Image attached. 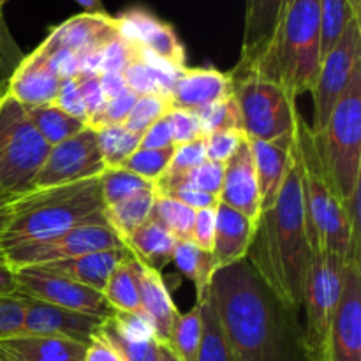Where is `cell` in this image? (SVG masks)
<instances>
[{"instance_id": "54", "label": "cell", "mask_w": 361, "mask_h": 361, "mask_svg": "<svg viewBox=\"0 0 361 361\" xmlns=\"http://www.w3.org/2000/svg\"><path fill=\"white\" fill-rule=\"evenodd\" d=\"M20 295V288H18L16 275L14 270L2 261L0 263V296H14Z\"/></svg>"}, {"instance_id": "45", "label": "cell", "mask_w": 361, "mask_h": 361, "mask_svg": "<svg viewBox=\"0 0 361 361\" xmlns=\"http://www.w3.org/2000/svg\"><path fill=\"white\" fill-rule=\"evenodd\" d=\"M25 317V298L21 295L0 296V341L20 335Z\"/></svg>"}, {"instance_id": "47", "label": "cell", "mask_w": 361, "mask_h": 361, "mask_svg": "<svg viewBox=\"0 0 361 361\" xmlns=\"http://www.w3.org/2000/svg\"><path fill=\"white\" fill-rule=\"evenodd\" d=\"M207 150H204L203 137L190 143L178 145L175 147V154H173L171 164H169L168 173H185L190 169H196L203 162H207Z\"/></svg>"}, {"instance_id": "55", "label": "cell", "mask_w": 361, "mask_h": 361, "mask_svg": "<svg viewBox=\"0 0 361 361\" xmlns=\"http://www.w3.org/2000/svg\"><path fill=\"white\" fill-rule=\"evenodd\" d=\"M157 356H159V361H182L175 355V353L171 351V349L168 348V345L162 344V342H159L157 345Z\"/></svg>"}, {"instance_id": "10", "label": "cell", "mask_w": 361, "mask_h": 361, "mask_svg": "<svg viewBox=\"0 0 361 361\" xmlns=\"http://www.w3.org/2000/svg\"><path fill=\"white\" fill-rule=\"evenodd\" d=\"M120 247L126 245L122 238L109 228L108 222H95V224L78 226L51 238L9 247L2 250V256L11 268H23L55 263V261L71 259L101 250L120 249Z\"/></svg>"}, {"instance_id": "3", "label": "cell", "mask_w": 361, "mask_h": 361, "mask_svg": "<svg viewBox=\"0 0 361 361\" xmlns=\"http://www.w3.org/2000/svg\"><path fill=\"white\" fill-rule=\"evenodd\" d=\"M296 152L302 168L307 235L312 252L328 250L345 263H360V190L345 207L335 194L314 145L310 126L300 116Z\"/></svg>"}, {"instance_id": "62", "label": "cell", "mask_w": 361, "mask_h": 361, "mask_svg": "<svg viewBox=\"0 0 361 361\" xmlns=\"http://www.w3.org/2000/svg\"><path fill=\"white\" fill-rule=\"evenodd\" d=\"M7 0H0V7H4V4H6Z\"/></svg>"}, {"instance_id": "43", "label": "cell", "mask_w": 361, "mask_h": 361, "mask_svg": "<svg viewBox=\"0 0 361 361\" xmlns=\"http://www.w3.org/2000/svg\"><path fill=\"white\" fill-rule=\"evenodd\" d=\"M168 120L169 126H171L173 145L175 147L204 137V130L201 127L200 116L196 113L187 111V109L171 108L168 111Z\"/></svg>"}, {"instance_id": "22", "label": "cell", "mask_w": 361, "mask_h": 361, "mask_svg": "<svg viewBox=\"0 0 361 361\" xmlns=\"http://www.w3.org/2000/svg\"><path fill=\"white\" fill-rule=\"evenodd\" d=\"M257 222L219 201L215 208V238L212 257L215 270L245 259Z\"/></svg>"}, {"instance_id": "35", "label": "cell", "mask_w": 361, "mask_h": 361, "mask_svg": "<svg viewBox=\"0 0 361 361\" xmlns=\"http://www.w3.org/2000/svg\"><path fill=\"white\" fill-rule=\"evenodd\" d=\"M201 342V309L200 303L185 314H178L164 342L182 361H196Z\"/></svg>"}, {"instance_id": "51", "label": "cell", "mask_w": 361, "mask_h": 361, "mask_svg": "<svg viewBox=\"0 0 361 361\" xmlns=\"http://www.w3.org/2000/svg\"><path fill=\"white\" fill-rule=\"evenodd\" d=\"M85 361H127L122 353L111 344L108 337L99 328L92 335L90 342L87 344V353H85Z\"/></svg>"}, {"instance_id": "5", "label": "cell", "mask_w": 361, "mask_h": 361, "mask_svg": "<svg viewBox=\"0 0 361 361\" xmlns=\"http://www.w3.org/2000/svg\"><path fill=\"white\" fill-rule=\"evenodd\" d=\"M321 0H288L274 35L250 73L279 85L291 97L312 92L321 66Z\"/></svg>"}, {"instance_id": "56", "label": "cell", "mask_w": 361, "mask_h": 361, "mask_svg": "<svg viewBox=\"0 0 361 361\" xmlns=\"http://www.w3.org/2000/svg\"><path fill=\"white\" fill-rule=\"evenodd\" d=\"M76 2L80 6H83L87 9V13H106L101 0H76Z\"/></svg>"}, {"instance_id": "25", "label": "cell", "mask_w": 361, "mask_h": 361, "mask_svg": "<svg viewBox=\"0 0 361 361\" xmlns=\"http://www.w3.org/2000/svg\"><path fill=\"white\" fill-rule=\"evenodd\" d=\"M137 284H140L141 312L154 328L157 342L164 344L169 337L178 309L173 303L171 293L162 279L161 271L145 267L137 261Z\"/></svg>"}, {"instance_id": "38", "label": "cell", "mask_w": 361, "mask_h": 361, "mask_svg": "<svg viewBox=\"0 0 361 361\" xmlns=\"http://www.w3.org/2000/svg\"><path fill=\"white\" fill-rule=\"evenodd\" d=\"M101 331L111 341V344L118 349L127 361H159L157 356V338H137L123 334L115 321L111 319V314L102 321Z\"/></svg>"}, {"instance_id": "13", "label": "cell", "mask_w": 361, "mask_h": 361, "mask_svg": "<svg viewBox=\"0 0 361 361\" xmlns=\"http://www.w3.org/2000/svg\"><path fill=\"white\" fill-rule=\"evenodd\" d=\"M13 270L21 296L99 317H108L111 314L102 293L95 289L78 284L41 267H23Z\"/></svg>"}, {"instance_id": "2", "label": "cell", "mask_w": 361, "mask_h": 361, "mask_svg": "<svg viewBox=\"0 0 361 361\" xmlns=\"http://www.w3.org/2000/svg\"><path fill=\"white\" fill-rule=\"evenodd\" d=\"M245 259L279 302L298 314L303 303L312 247L307 235L298 152L274 207L261 214Z\"/></svg>"}, {"instance_id": "14", "label": "cell", "mask_w": 361, "mask_h": 361, "mask_svg": "<svg viewBox=\"0 0 361 361\" xmlns=\"http://www.w3.org/2000/svg\"><path fill=\"white\" fill-rule=\"evenodd\" d=\"M326 361H361V264L348 263L328 337Z\"/></svg>"}, {"instance_id": "33", "label": "cell", "mask_w": 361, "mask_h": 361, "mask_svg": "<svg viewBox=\"0 0 361 361\" xmlns=\"http://www.w3.org/2000/svg\"><path fill=\"white\" fill-rule=\"evenodd\" d=\"M361 18L348 0H321L319 2V34L321 60L334 48L345 32V28Z\"/></svg>"}, {"instance_id": "28", "label": "cell", "mask_w": 361, "mask_h": 361, "mask_svg": "<svg viewBox=\"0 0 361 361\" xmlns=\"http://www.w3.org/2000/svg\"><path fill=\"white\" fill-rule=\"evenodd\" d=\"M106 303L111 312L141 314L140 284H137V259L130 254L123 263H120L106 282L102 289Z\"/></svg>"}, {"instance_id": "9", "label": "cell", "mask_w": 361, "mask_h": 361, "mask_svg": "<svg viewBox=\"0 0 361 361\" xmlns=\"http://www.w3.org/2000/svg\"><path fill=\"white\" fill-rule=\"evenodd\" d=\"M345 261L328 250L312 252L302 307L305 309L303 348L309 361H326L328 337L341 300Z\"/></svg>"}, {"instance_id": "29", "label": "cell", "mask_w": 361, "mask_h": 361, "mask_svg": "<svg viewBox=\"0 0 361 361\" xmlns=\"http://www.w3.org/2000/svg\"><path fill=\"white\" fill-rule=\"evenodd\" d=\"M171 261L175 263L176 270L182 271L192 282L196 289V302H201L207 296L212 279L217 271L212 252L201 250L190 240H176Z\"/></svg>"}, {"instance_id": "40", "label": "cell", "mask_w": 361, "mask_h": 361, "mask_svg": "<svg viewBox=\"0 0 361 361\" xmlns=\"http://www.w3.org/2000/svg\"><path fill=\"white\" fill-rule=\"evenodd\" d=\"M171 108V101L168 97H162V95L155 94L140 95L122 126L126 129H129L130 133H136L143 136L145 130L150 126H154L159 118H162Z\"/></svg>"}, {"instance_id": "26", "label": "cell", "mask_w": 361, "mask_h": 361, "mask_svg": "<svg viewBox=\"0 0 361 361\" xmlns=\"http://www.w3.org/2000/svg\"><path fill=\"white\" fill-rule=\"evenodd\" d=\"M0 351L16 361H85L87 344L63 337H13L0 341Z\"/></svg>"}, {"instance_id": "60", "label": "cell", "mask_w": 361, "mask_h": 361, "mask_svg": "<svg viewBox=\"0 0 361 361\" xmlns=\"http://www.w3.org/2000/svg\"><path fill=\"white\" fill-rule=\"evenodd\" d=\"M0 361H16L14 358H11L9 355H6L4 351H0Z\"/></svg>"}, {"instance_id": "46", "label": "cell", "mask_w": 361, "mask_h": 361, "mask_svg": "<svg viewBox=\"0 0 361 361\" xmlns=\"http://www.w3.org/2000/svg\"><path fill=\"white\" fill-rule=\"evenodd\" d=\"M74 81H76V88L81 95V101H83L87 118L90 122L101 111L106 102L101 88V78L97 73H81L80 76L74 78Z\"/></svg>"}, {"instance_id": "61", "label": "cell", "mask_w": 361, "mask_h": 361, "mask_svg": "<svg viewBox=\"0 0 361 361\" xmlns=\"http://www.w3.org/2000/svg\"><path fill=\"white\" fill-rule=\"evenodd\" d=\"M0 28H2V7H0Z\"/></svg>"}, {"instance_id": "42", "label": "cell", "mask_w": 361, "mask_h": 361, "mask_svg": "<svg viewBox=\"0 0 361 361\" xmlns=\"http://www.w3.org/2000/svg\"><path fill=\"white\" fill-rule=\"evenodd\" d=\"M137 97H140V95L134 94L130 88H126L122 94L115 95V97L108 99V101L104 102L101 111L88 122V127H92V129H101V127L123 123Z\"/></svg>"}, {"instance_id": "20", "label": "cell", "mask_w": 361, "mask_h": 361, "mask_svg": "<svg viewBox=\"0 0 361 361\" xmlns=\"http://www.w3.org/2000/svg\"><path fill=\"white\" fill-rule=\"evenodd\" d=\"M231 94V73H221L214 67H185L173 83L171 106L197 113Z\"/></svg>"}, {"instance_id": "16", "label": "cell", "mask_w": 361, "mask_h": 361, "mask_svg": "<svg viewBox=\"0 0 361 361\" xmlns=\"http://www.w3.org/2000/svg\"><path fill=\"white\" fill-rule=\"evenodd\" d=\"M25 298V317L18 337L37 335V337H63L88 344L92 335L101 328L106 317L76 312L49 305L39 300Z\"/></svg>"}, {"instance_id": "32", "label": "cell", "mask_w": 361, "mask_h": 361, "mask_svg": "<svg viewBox=\"0 0 361 361\" xmlns=\"http://www.w3.org/2000/svg\"><path fill=\"white\" fill-rule=\"evenodd\" d=\"M23 108L37 133L49 147H55V145L69 140L87 127L83 120L69 115L53 102L41 106H23Z\"/></svg>"}, {"instance_id": "23", "label": "cell", "mask_w": 361, "mask_h": 361, "mask_svg": "<svg viewBox=\"0 0 361 361\" xmlns=\"http://www.w3.org/2000/svg\"><path fill=\"white\" fill-rule=\"evenodd\" d=\"M288 0H247L242 56L235 69L247 71L256 63L277 28Z\"/></svg>"}, {"instance_id": "37", "label": "cell", "mask_w": 361, "mask_h": 361, "mask_svg": "<svg viewBox=\"0 0 361 361\" xmlns=\"http://www.w3.org/2000/svg\"><path fill=\"white\" fill-rule=\"evenodd\" d=\"M101 180V196L104 207L115 204L133 194L141 192V190L154 189V183L134 173L127 171L123 168H109L99 176Z\"/></svg>"}, {"instance_id": "36", "label": "cell", "mask_w": 361, "mask_h": 361, "mask_svg": "<svg viewBox=\"0 0 361 361\" xmlns=\"http://www.w3.org/2000/svg\"><path fill=\"white\" fill-rule=\"evenodd\" d=\"M152 217L161 222L176 240H190L194 221H196V210L185 207L180 201L171 200V197L155 194Z\"/></svg>"}, {"instance_id": "58", "label": "cell", "mask_w": 361, "mask_h": 361, "mask_svg": "<svg viewBox=\"0 0 361 361\" xmlns=\"http://www.w3.org/2000/svg\"><path fill=\"white\" fill-rule=\"evenodd\" d=\"M14 200H16V197L9 196V194H6V192H2V190H0V210H2V208H6V207H9V204L13 203Z\"/></svg>"}, {"instance_id": "27", "label": "cell", "mask_w": 361, "mask_h": 361, "mask_svg": "<svg viewBox=\"0 0 361 361\" xmlns=\"http://www.w3.org/2000/svg\"><path fill=\"white\" fill-rule=\"evenodd\" d=\"M175 243V236L152 215L145 224L123 240V245L130 250V254L155 271H161L171 263Z\"/></svg>"}, {"instance_id": "24", "label": "cell", "mask_w": 361, "mask_h": 361, "mask_svg": "<svg viewBox=\"0 0 361 361\" xmlns=\"http://www.w3.org/2000/svg\"><path fill=\"white\" fill-rule=\"evenodd\" d=\"M127 257H130V250L127 247H120V249L83 254V256L71 257V259L37 264V267L102 293L115 268L123 263Z\"/></svg>"}, {"instance_id": "7", "label": "cell", "mask_w": 361, "mask_h": 361, "mask_svg": "<svg viewBox=\"0 0 361 361\" xmlns=\"http://www.w3.org/2000/svg\"><path fill=\"white\" fill-rule=\"evenodd\" d=\"M49 147L23 106L7 92L0 95V190L18 197L30 192Z\"/></svg>"}, {"instance_id": "41", "label": "cell", "mask_w": 361, "mask_h": 361, "mask_svg": "<svg viewBox=\"0 0 361 361\" xmlns=\"http://www.w3.org/2000/svg\"><path fill=\"white\" fill-rule=\"evenodd\" d=\"M196 115L200 116L204 134L215 133V130H242V118H240L238 104L233 94L215 104L207 106Z\"/></svg>"}, {"instance_id": "44", "label": "cell", "mask_w": 361, "mask_h": 361, "mask_svg": "<svg viewBox=\"0 0 361 361\" xmlns=\"http://www.w3.org/2000/svg\"><path fill=\"white\" fill-rule=\"evenodd\" d=\"M245 140L242 130H215V133L204 134V150L207 159L214 162L224 164Z\"/></svg>"}, {"instance_id": "48", "label": "cell", "mask_w": 361, "mask_h": 361, "mask_svg": "<svg viewBox=\"0 0 361 361\" xmlns=\"http://www.w3.org/2000/svg\"><path fill=\"white\" fill-rule=\"evenodd\" d=\"M215 208H204V210L196 212V221H194L192 235H190V242L207 252H212L214 249Z\"/></svg>"}, {"instance_id": "1", "label": "cell", "mask_w": 361, "mask_h": 361, "mask_svg": "<svg viewBox=\"0 0 361 361\" xmlns=\"http://www.w3.org/2000/svg\"><path fill=\"white\" fill-rule=\"evenodd\" d=\"M210 296L236 361H309L296 314L247 259L215 271Z\"/></svg>"}, {"instance_id": "53", "label": "cell", "mask_w": 361, "mask_h": 361, "mask_svg": "<svg viewBox=\"0 0 361 361\" xmlns=\"http://www.w3.org/2000/svg\"><path fill=\"white\" fill-rule=\"evenodd\" d=\"M99 78H101V88L106 101L115 97V95L122 94V92L127 88L122 73H104V74H99Z\"/></svg>"}, {"instance_id": "12", "label": "cell", "mask_w": 361, "mask_h": 361, "mask_svg": "<svg viewBox=\"0 0 361 361\" xmlns=\"http://www.w3.org/2000/svg\"><path fill=\"white\" fill-rule=\"evenodd\" d=\"M104 171L106 166L99 152L97 133L87 126L73 137L51 147L44 164L34 178L32 190L99 178Z\"/></svg>"}, {"instance_id": "57", "label": "cell", "mask_w": 361, "mask_h": 361, "mask_svg": "<svg viewBox=\"0 0 361 361\" xmlns=\"http://www.w3.org/2000/svg\"><path fill=\"white\" fill-rule=\"evenodd\" d=\"M7 221H9V207H6L0 210V236H2ZM2 261H4V256H2V250H0V263H2Z\"/></svg>"}, {"instance_id": "15", "label": "cell", "mask_w": 361, "mask_h": 361, "mask_svg": "<svg viewBox=\"0 0 361 361\" xmlns=\"http://www.w3.org/2000/svg\"><path fill=\"white\" fill-rule=\"evenodd\" d=\"M120 35L136 46L137 49L150 53L173 69H185V48L180 42L173 27L166 21L141 7L127 9L116 18Z\"/></svg>"}, {"instance_id": "59", "label": "cell", "mask_w": 361, "mask_h": 361, "mask_svg": "<svg viewBox=\"0 0 361 361\" xmlns=\"http://www.w3.org/2000/svg\"><path fill=\"white\" fill-rule=\"evenodd\" d=\"M348 2L351 4V6H353V9H355L356 13H358L360 16H361V0H348Z\"/></svg>"}, {"instance_id": "39", "label": "cell", "mask_w": 361, "mask_h": 361, "mask_svg": "<svg viewBox=\"0 0 361 361\" xmlns=\"http://www.w3.org/2000/svg\"><path fill=\"white\" fill-rule=\"evenodd\" d=\"M175 147L166 148H137L129 159L122 164L123 169L148 180V182H157L171 164Z\"/></svg>"}, {"instance_id": "11", "label": "cell", "mask_w": 361, "mask_h": 361, "mask_svg": "<svg viewBox=\"0 0 361 361\" xmlns=\"http://www.w3.org/2000/svg\"><path fill=\"white\" fill-rule=\"evenodd\" d=\"M361 63V18L351 21L337 44L323 56L312 88V126L314 134L321 133L330 120L335 106L348 90L353 73Z\"/></svg>"}, {"instance_id": "17", "label": "cell", "mask_w": 361, "mask_h": 361, "mask_svg": "<svg viewBox=\"0 0 361 361\" xmlns=\"http://www.w3.org/2000/svg\"><path fill=\"white\" fill-rule=\"evenodd\" d=\"M118 34L116 18L108 16V13H85L53 28L42 41V46L73 53L83 62L94 53L101 51Z\"/></svg>"}, {"instance_id": "18", "label": "cell", "mask_w": 361, "mask_h": 361, "mask_svg": "<svg viewBox=\"0 0 361 361\" xmlns=\"http://www.w3.org/2000/svg\"><path fill=\"white\" fill-rule=\"evenodd\" d=\"M254 168H256L257 187L261 197V214L274 207L279 192L288 176L291 162L295 159L296 129L279 140L250 141Z\"/></svg>"}, {"instance_id": "52", "label": "cell", "mask_w": 361, "mask_h": 361, "mask_svg": "<svg viewBox=\"0 0 361 361\" xmlns=\"http://www.w3.org/2000/svg\"><path fill=\"white\" fill-rule=\"evenodd\" d=\"M175 147L173 145V134L171 126H169L168 113L162 118H159L154 126L148 127L141 136L140 148H166Z\"/></svg>"}, {"instance_id": "50", "label": "cell", "mask_w": 361, "mask_h": 361, "mask_svg": "<svg viewBox=\"0 0 361 361\" xmlns=\"http://www.w3.org/2000/svg\"><path fill=\"white\" fill-rule=\"evenodd\" d=\"M157 196H164V197H171V200L180 201L185 207L192 208V210H204V208H215L219 204V197L210 196L207 192H201V190L196 189H187V187H173V189H166V190H159L155 192Z\"/></svg>"}, {"instance_id": "31", "label": "cell", "mask_w": 361, "mask_h": 361, "mask_svg": "<svg viewBox=\"0 0 361 361\" xmlns=\"http://www.w3.org/2000/svg\"><path fill=\"white\" fill-rule=\"evenodd\" d=\"M197 303L201 309V342L196 361H236L228 335L215 310L210 289L207 296Z\"/></svg>"}, {"instance_id": "34", "label": "cell", "mask_w": 361, "mask_h": 361, "mask_svg": "<svg viewBox=\"0 0 361 361\" xmlns=\"http://www.w3.org/2000/svg\"><path fill=\"white\" fill-rule=\"evenodd\" d=\"M95 133H97L99 152H101L106 169L122 168L123 162L140 148L141 134L130 133L122 123L101 127V129H95Z\"/></svg>"}, {"instance_id": "21", "label": "cell", "mask_w": 361, "mask_h": 361, "mask_svg": "<svg viewBox=\"0 0 361 361\" xmlns=\"http://www.w3.org/2000/svg\"><path fill=\"white\" fill-rule=\"evenodd\" d=\"M62 80L53 71L48 55L35 48L16 67L7 85V94L21 106H41L55 101Z\"/></svg>"}, {"instance_id": "4", "label": "cell", "mask_w": 361, "mask_h": 361, "mask_svg": "<svg viewBox=\"0 0 361 361\" xmlns=\"http://www.w3.org/2000/svg\"><path fill=\"white\" fill-rule=\"evenodd\" d=\"M95 222H106L99 178L30 190L9 204V221L0 236V250Z\"/></svg>"}, {"instance_id": "8", "label": "cell", "mask_w": 361, "mask_h": 361, "mask_svg": "<svg viewBox=\"0 0 361 361\" xmlns=\"http://www.w3.org/2000/svg\"><path fill=\"white\" fill-rule=\"evenodd\" d=\"M233 76V95L242 118V133L250 141H271L293 133L298 123L296 99L271 81L250 73Z\"/></svg>"}, {"instance_id": "6", "label": "cell", "mask_w": 361, "mask_h": 361, "mask_svg": "<svg viewBox=\"0 0 361 361\" xmlns=\"http://www.w3.org/2000/svg\"><path fill=\"white\" fill-rule=\"evenodd\" d=\"M314 145L324 175L348 207L361 190V63L324 129L314 134Z\"/></svg>"}, {"instance_id": "49", "label": "cell", "mask_w": 361, "mask_h": 361, "mask_svg": "<svg viewBox=\"0 0 361 361\" xmlns=\"http://www.w3.org/2000/svg\"><path fill=\"white\" fill-rule=\"evenodd\" d=\"M53 104H56L60 109L69 113V115L83 120V122L88 126L87 111H85L83 101H81V95L80 92H78L74 78H66V80H62V83H60V90L59 94H56Z\"/></svg>"}, {"instance_id": "19", "label": "cell", "mask_w": 361, "mask_h": 361, "mask_svg": "<svg viewBox=\"0 0 361 361\" xmlns=\"http://www.w3.org/2000/svg\"><path fill=\"white\" fill-rule=\"evenodd\" d=\"M219 200L233 210L249 217L250 221H259V187H257L252 150L247 137L242 141L238 150L224 162V182Z\"/></svg>"}, {"instance_id": "30", "label": "cell", "mask_w": 361, "mask_h": 361, "mask_svg": "<svg viewBox=\"0 0 361 361\" xmlns=\"http://www.w3.org/2000/svg\"><path fill=\"white\" fill-rule=\"evenodd\" d=\"M155 203V189L141 190L115 204L104 207V219L109 228L123 240L150 219Z\"/></svg>"}]
</instances>
